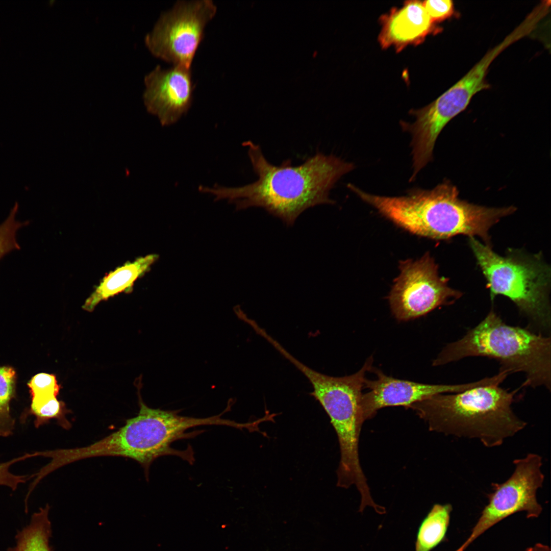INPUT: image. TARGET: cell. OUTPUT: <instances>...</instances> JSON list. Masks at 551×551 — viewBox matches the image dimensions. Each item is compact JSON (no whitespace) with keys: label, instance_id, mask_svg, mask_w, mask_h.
<instances>
[{"label":"cell","instance_id":"1","mask_svg":"<svg viewBox=\"0 0 551 551\" xmlns=\"http://www.w3.org/2000/svg\"><path fill=\"white\" fill-rule=\"evenodd\" d=\"M243 145L247 147L258 179L239 187L200 186L199 190L214 195L216 201L233 202L238 210L261 207L288 225L309 208L334 204L330 192L343 176L355 168L352 163L320 152L298 166H292L289 160L276 166L267 160L259 145L251 141Z\"/></svg>","mask_w":551,"mask_h":551},{"label":"cell","instance_id":"2","mask_svg":"<svg viewBox=\"0 0 551 551\" xmlns=\"http://www.w3.org/2000/svg\"><path fill=\"white\" fill-rule=\"evenodd\" d=\"M499 385L436 394L408 408L424 420L430 431L477 439L487 447L498 446L527 425L512 408L517 391H509Z\"/></svg>","mask_w":551,"mask_h":551},{"label":"cell","instance_id":"3","mask_svg":"<svg viewBox=\"0 0 551 551\" xmlns=\"http://www.w3.org/2000/svg\"><path fill=\"white\" fill-rule=\"evenodd\" d=\"M350 190L383 216L408 232L444 240L456 235L484 237L490 222L488 208L459 198L457 187L444 182L431 190H412L407 195H374L354 185Z\"/></svg>","mask_w":551,"mask_h":551},{"label":"cell","instance_id":"4","mask_svg":"<svg viewBox=\"0 0 551 551\" xmlns=\"http://www.w3.org/2000/svg\"><path fill=\"white\" fill-rule=\"evenodd\" d=\"M470 357H485L508 374L523 372L522 386L551 388V338L505 323L493 310L461 339L447 344L433 361L437 366Z\"/></svg>","mask_w":551,"mask_h":551},{"label":"cell","instance_id":"5","mask_svg":"<svg viewBox=\"0 0 551 551\" xmlns=\"http://www.w3.org/2000/svg\"><path fill=\"white\" fill-rule=\"evenodd\" d=\"M469 245L487 282L491 299L509 298L528 318L531 330L550 336L549 267L538 255L510 250L506 256L494 252L490 244L469 237Z\"/></svg>","mask_w":551,"mask_h":551},{"label":"cell","instance_id":"6","mask_svg":"<svg viewBox=\"0 0 551 551\" xmlns=\"http://www.w3.org/2000/svg\"><path fill=\"white\" fill-rule=\"evenodd\" d=\"M369 357L357 372L344 377H332L316 371L297 359L294 365L312 385L311 393L329 416L337 434L340 459L337 470V486L348 488L355 485L362 489L367 480L361 466L359 441L364 419L361 406L365 374L372 367Z\"/></svg>","mask_w":551,"mask_h":551},{"label":"cell","instance_id":"7","mask_svg":"<svg viewBox=\"0 0 551 551\" xmlns=\"http://www.w3.org/2000/svg\"><path fill=\"white\" fill-rule=\"evenodd\" d=\"M216 10L210 0L178 1L160 15L145 36V44L154 56L173 66L190 68L205 27Z\"/></svg>","mask_w":551,"mask_h":551},{"label":"cell","instance_id":"8","mask_svg":"<svg viewBox=\"0 0 551 551\" xmlns=\"http://www.w3.org/2000/svg\"><path fill=\"white\" fill-rule=\"evenodd\" d=\"M514 470L502 483L491 484L493 491L487 495L488 502L472 528L469 537L455 551H464L489 529L508 516L519 512L528 518H537L542 511L537 491L544 481L542 457L529 453L513 461Z\"/></svg>","mask_w":551,"mask_h":551},{"label":"cell","instance_id":"9","mask_svg":"<svg viewBox=\"0 0 551 551\" xmlns=\"http://www.w3.org/2000/svg\"><path fill=\"white\" fill-rule=\"evenodd\" d=\"M399 269L388 296L392 313L398 321L425 315L462 295L439 276L438 265L429 253L416 260L401 261Z\"/></svg>","mask_w":551,"mask_h":551},{"label":"cell","instance_id":"10","mask_svg":"<svg viewBox=\"0 0 551 551\" xmlns=\"http://www.w3.org/2000/svg\"><path fill=\"white\" fill-rule=\"evenodd\" d=\"M370 371L377 378L374 380L366 378L364 381V387L369 391L362 394L361 400L364 421L372 418L379 410L383 408L391 406L408 408L413 404L436 394L458 393L489 383V379L486 377L465 384H427L395 379L373 366Z\"/></svg>","mask_w":551,"mask_h":551},{"label":"cell","instance_id":"11","mask_svg":"<svg viewBox=\"0 0 551 551\" xmlns=\"http://www.w3.org/2000/svg\"><path fill=\"white\" fill-rule=\"evenodd\" d=\"M144 81L145 105L162 126L175 123L190 107L193 90L190 68L173 66L162 69L158 65Z\"/></svg>","mask_w":551,"mask_h":551},{"label":"cell","instance_id":"12","mask_svg":"<svg viewBox=\"0 0 551 551\" xmlns=\"http://www.w3.org/2000/svg\"><path fill=\"white\" fill-rule=\"evenodd\" d=\"M378 41L383 49L392 47L399 53L409 45L422 43L430 35L441 32L430 18L422 2L407 1L380 17Z\"/></svg>","mask_w":551,"mask_h":551},{"label":"cell","instance_id":"13","mask_svg":"<svg viewBox=\"0 0 551 551\" xmlns=\"http://www.w3.org/2000/svg\"><path fill=\"white\" fill-rule=\"evenodd\" d=\"M156 254H149L129 261L106 274L86 299L82 308L92 311L102 301L121 293H129L136 281L142 277L158 260Z\"/></svg>","mask_w":551,"mask_h":551},{"label":"cell","instance_id":"14","mask_svg":"<svg viewBox=\"0 0 551 551\" xmlns=\"http://www.w3.org/2000/svg\"><path fill=\"white\" fill-rule=\"evenodd\" d=\"M452 509L449 504L432 507L419 527L415 551H431L445 539Z\"/></svg>","mask_w":551,"mask_h":551},{"label":"cell","instance_id":"15","mask_svg":"<svg viewBox=\"0 0 551 551\" xmlns=\"http://www.w3.org/2000/svg\"><path fill=\"white\" fill-rule=\"evenodd\" d=\"M46 505L34 513L29 524L17 534L16 545L9 551H52L49 540L51 525Z\"/></svg>","mask_w":551,"mask_h":551},{"label":"cell","instance_id":"16","mask_svg":"<svg viewBox=\"0 0 551 551\" xmlns=\"http://www.w3.org/2000/svg\"><path fill=\"white\" fill-rule=\"evenodd\" d=\"M57 395L44 394L31 397L29 408L24 410L20 417L24 422L30 415L35 417L34 425L36 428L48 423L52 419L57 420L58 423L63 429H69L71 423L66 417L69 410L65 404L57 398Z\"/></svg>","mask_w":551,"mask_h":551},{"label":"cell","instance_id":"17","mask_svg":"<svg viewBox=\"0 0 551 551\" xmlns=\"http://www.w3.org/2000/svg\"><path fill=\"white\" fill-rule=\"evenodd\" d=\"M17 374L10 366H0V436L13 433L15 420L10 412L11 401L16 398Z\"/></svg>","mask_w":551,"mask_h":551},{"label":"cell","instance_id":"18","mask_svg":"<svg viewBox=\"0 0 551 551\" xmlns=\"http://www.w3.org/2000/svg\"><path fill=\"white\" fill-rule=\"evenodd\" d=\"M18 205L15 204L7 218L0 224V260L12 251L20 250L16 234L18 230L28 226L29 221H20L16 219Z\"/></svg>","mask_w":551,"mask_h":551},{"label":"cell","instance_id":"19","mask_svg":"<svg viewBox=\"0 0 551 551\" xmlns=\"http://www.w3.org/2000/svg\"><path fill=\"white\" fill-rule=\"evenodd\" d=\"M27 385L30 396L44 394L58 395L61 388L55 375L44 372L34 375L28 382Z\"/></svg>","mask_w":551,"mask_h":551},{"label":"cell","instance_id":"20","mask_svg":"<svg viewBox=\"0 0 551 551\" xmlns=\"http://www.w3.org/2000/svg\"><path fill=\"white\" fill-rule=\"evenodd\" d=\"M36 456L35 452L27 453L10 461L0 462V485L6 486L12 490H15L19 484L25 483L27 480L32 478L31 475L13 474L10 471L9 468L13 464Z\"/></svg>","mask_w":551,"mask_h":551},{"label":"cell","instance_id":"21","mask_svg":"<svg viewBox=\"0 0 551 551\" xmlns=\"http://www.w3.org/2000/svg\"><path fill=\"white\" fill-rule=\"evenodd\" d=\"M422 5L432 21L434 23L442 22L454 13V5L450 0H427Z\"/></svg>","mask_w":551,"mask_h":551},{"label":"cell","instance_id":"22","mask_svg":"<svg viewBox=\"0 0 551 551\" xmlns=\"http://www.w3.org/2000/svg\"><path fill=\"white\" fill-rule=\"evenodd\" d=\"M525 551H550V547L545 544L538 543L526 549Z\"/></svg>","mask_w":551,"mask_h":551}]
</instances>
